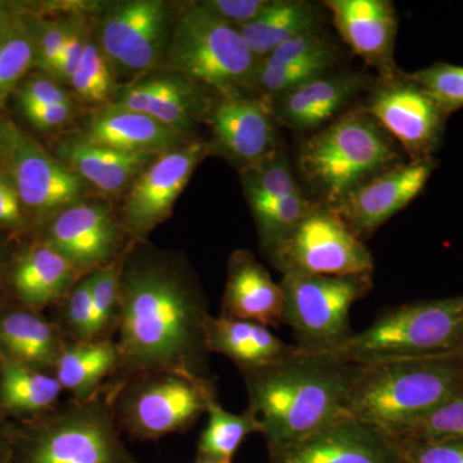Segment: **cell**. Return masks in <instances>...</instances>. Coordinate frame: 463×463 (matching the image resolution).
<instances>
[{
  "label": "cell",
  "mask_w": 463,
  "mask_h": 463,
  "mask_svg": "<svg viewBox=\"0 0 463 463\" xmlns=\"http://www.w3.org/2000/svg\"><path fill=\"white\" fill-rule=\"evenodd\" d=\"M118 364L103 386L136 374L179 373L214 379L206 344L209 304L184 259L132 241L120 277Z\"/></svg>",
  "instance_id": "1"
},
{
  "label": "cell",
  "mask_w": 463,
  "mask_h": 463,
  "mask_svg": "<svg viewBox=\"0 0 463 463\" xmlns=\"http://www.w3.org/2000/svg\"><path fill=\"white\" fill-rule=\"evenodd\" d=\"M358 368L298 347L279 364L241 373L267 446L298 440L345 416Z\"/></svg>",
  "instance_id": "2"
},
{
  "label": "cell",
  "mask_w": 463,
  "mask_h": 463,
  "mask_svg": "<svg viewBox=\"0 0 463 463\" xmlns=\"http://www.w3.org/2000/svg\"><path fill=\"white\" fill-rule=\"evenodd\" d=\"M404 158L398 143L358 105L301 143L298 166L318 203L335 207Z\"/></svg>",
  "instance_id": "3"
},
{
  "label": "cell",
  "mask_w": 463,
  "mask_h": 463,
  "mask_svg": "<svg viewBox=\"0 0 463 463\" xmlns=\"http://www.w3.org/2000/svg\"><path fill=\"white\" fill-rule=\"evenodd\" d=\"M463 395V352L359 365L346 414L392 432Z\"/></svg>",
  "instance_id": "4"
},
{
  "label": "cell",
  "mask_w": 463,
  "mask_h": 463,
  "mask_svg": "<svg viewBox=\"0 0 463 463\" xmlns=\"http://www.w3.org/2000/svg\"><path fill=\"white\" fill-rule=\"evenodd\" d=\"M9 463H139L102 392L70 398L27 421H12Z\"/></svg>",
  "instance_id": "5"
},
{
  "label": "cell",
  "mask_w": 463,
  "mask_h": 463,
  "mask_svg": "<svg viewBox=\"0 0 463 463\" xmlns=\"http://www.w3.org/2000/svg\"><path fill=\"white\" fill-rule=\"evenodd\" d=\"M461 352L463 295H458L389 307L328 354L368 365Z\"/></svg>",
  "instance_id": "6"
},
{
  "label": "cell",
  "mask_w": 463,
  "mask_h": 463,
  "mask_svg": "<svg viewBox=\"0 0 463 463\" xmlns=\"http://www.w3.org/2000/svg\"><path fill=\"white\" fill-rule=\"evenodd\" d=\"M167 70L205 85L221 97L249 96L254 90L258 58L237 27L199 3L183 8L165 53Z\"/></svg>",
  "instance_id": "7"
},
{
  "label": "cell",
  "mask_w": 463,
  "mask_h": 463,
  "mask_svg": "<svg viewBox=\"0 0 463 463\" xmlns=\"http://www.w3.org/2000/svg\"><path fill=\"white\" fill-rule=\"evenodd\" d=\"M121 432L139 441L183 434L206 414L216 397L214 379L179 373L136 374L100 390Z\"/></svg>",
  "instance_id": "8"
},
{
  "label": "cell",
  "mask_w": 463,
  "mask_h": 463,
  "mask_svg": "<svg viewBox=\"0 0 463 463\" xmlns=\"http://www.w3.org/2000/svg\"><path fill=\"white\" fill-rule=\"evenodd\" d=\"M283 326L298 349L328 353L353 336L350 312L373 288V276L319 277L282 274Z\"/></svg>",
  "instance_id": "9"
},
{
  "label": "cell",
  "mask_w": 463,
  "mask_h": 463,
  "mask_svg": "<svg viewBox=\"0 0 463 463\" xmlns=\"http://www.w3.org/2000/svg\"><path fill=\"white\" fill-rule=\"evenodd\" d=\"M282 274L373 276V252L336 210L316 201L286 239L272 263Z\"/></svg>",
  "instance_id": "10"
},
{
  "label": "cell",
  "mask_w": 463,
  "mask_h": 463,
  "mask_svg": "<svg viewBox=\"0 0 463 463\" xmlns=\"http://www.w3.org/2000/svg\"><path fill=\"white\" fill-rule=\"evenodd\" d=\"M0 160L25 207L33 233L52 216L80 203L87 194L88 184L78 174L14 123L3 127Z\"/></svg>",
  "instance_id": "11"
},
{
  "label": "cell",
  "mask_w": 463,
  "mask_h": 463,
  "mask_svg": "<svg viewBox=\"0 0 463 463\" xmlns=\"http://www.w3.org/2000/svg\"><path fill=\"white\" fill-rule=\"evenodd\" d=\"M359 108L398 143L408 161L431 160L441 147L449 116L401 69L377 76Z\"/></svg>",
  "instance_id": "12"
},
{
  "label": "cell",
  "mask_w": 463,
  "mask_h": 463,
  "mask_svg": "<svg viewBox=\"0 0 463 463\" xmlns=\"http://www.w3.org/2000/svg\"><path fill=\"white\" fill-rule=\"evenodd\" d=\"M213 152L212 143L194 139L182 147L157 155L143 169L128 188L118 216L130 239L145 241L155 228L167 221L197 166Z\"/></svg>",
  "instance_id": "13"
},
{
  "label": "cell",
  "mask_w": 463,
  "mask_h": 463,
  "mask_svg": "<svg viewBox=\"0 0 463 463\" xmlns=\"http://www.w3.org/2000/svg\"><path fill=\"white\" fill-rule=\"evenodd\" d=\"M172 8L163 0L118 3L100 20L97 42L114 70L146 74L165 58Z\"/></svg>",
  "instance_id": "14"
},
{
  "label": "cell",
  "mask_w": 463,
  "mask_h": 463,
  "mask_svg": "<svg viewBox=\"0 0 463 463\" xmlns=\"http://www.w3.org/2000/svg\"><path fill=\"white\" fill-rule=\"evenodd\" d=\"M33 237L56 249L83 276L123 258L133 241L108 205L85 200L52 216Z\"/></svg>",
  "instance_id": "15"
},
{
  "label": "cell",
  "mask_w": 463,
  "mask_h": 463,
  "mask_svg": "<svg viewBox=\"0 0 463 463\" xmlns=\"http://www.w3.org/2000/svg\"><path fill=\"white\" fill-rule=\"evenodd\" d=\"M267 450L269 463H398L397 439L347 414Z\"/></svg>",
  "instance_id": "16"
},
{
  "label": "cell",
  "mask_w": 463,
  "mask_h": 463,
  "mask_svg": "<svg viewBox=\"0 0 463 463\" xmlns=\"http://www.w3.org/2000/svg\"><path fill=\"white\" fill-rule=\"evenodd\" d=\"M214 148L239 170L257 165L281 145L273 103L259 96H216L206 116Z\"/></svg>",
  "instance_id": "17"
},
{
  "label": "cell",
  "mask_w": 463,
  "mask_h": 463,
  "mask_svg": "<svg viewBox=\"0 0 463 463\" xmlns=\"http://www.w3.org/2000/svg\"><path fill=\"white\" fill-rule=\"evenodd\" d=\"M437 166L435 158L404 161L364 183L332 209L359 239H370L422 194Z\"/></svg>",
  "instance_id": "18"
},
{
  "label": "cell",
  "mask_w": 463,
  "mask_h": 463,
  "mask_svg": "<svg viewBox=\"0 0 463 463\" xmlns=\"http://www.w3.org/2000/svg\"><path fill=\"white\" fill-rule=\"evenodd\" d=\"M374 79L353 70H332L274 100L279 127L298 133H316L354 108Z\"/></svg>",
  "instance_id": "19"
},
{
  "label": "cell",
  "mask_w": 463,
  "mask_h": 463,
  "mask_svg": "<svg viewBox=\"0 0 463 463\" xmlns=\"http://www.w3.org/2000/svg\"><path fill=\"white\" fill-rule=\"evenodd\" d=\"M323 8L344 43L373 67L377 76L394 74L399 70L394 51L399 17L390 0H326Z\"/></svg>",
  "instance_id": "20"
},
{
  "label": "cell",
  "mask_w": 463,
  "mask_h": 463,
  "mask_svg": "<svg viewBox=\"0 0 463 463\" xmlns=\"http://www.w3.org/2000/svg\"><path fill=\"white\" fill-rule=\"evenodd\" d=\"M218 94L185 76L169 72L147 76L116 93L111 103L142 112L160 123L190 133L206 118Z\"/></svg>",
  "instance_id": "21"
},
{
  "label": "cell",
  "mask_w": 463,
  "mask_h": 463,
  "mask_svg": "<svg viewBox=\"0 0 463 463\" xmlns=\"http://www.w3.org/2000/svg\"><path fill=\"white\" fill-rule=\"evenodd\" d=\"M83 277L69 259L33 237L12 251L8 298L44 312L57 306Z\"/></svg>",
  "instance_id": "22"
},
{
  "label": "cell",
  "mask_w": 463,
  "mask_h": 463,
  "mask_svg": "<svg viewBox=\"0 0 463 463\" xmlns=\"http://www.w3.org/2000/svg\"><path fill=\"white\" fill-rule=\"evenodd\" d=\"M285 295L263 264L249 250H236L228 260L221 315L265 327L283 326Z\"/></svg>",
  "instance_id": "23"
},
{
  "label": "cell",
  "mask_w": 463,
  "mask_h": 463,
  "mask_svg": "<svg viewBox=\"0 0 463 463\" xmlns=\"http://www.w3.org/2000/svg\"><path fill=\"white\" fill-rule=\"evenodd\" d=\"M81 134L91 142L132 154L160 155L194 141L190 133L114 103L94 112Z\"/></svg>",
  "instance_id": "24"
},
{
  "label": "cell",
  "mask_w": 463,
  "mask_h": 463,
  "mask_svg": "<svg viewBox=\"0 0 463 463\" xmlns=\"http://www.w3.org/2000/svg\"><path fill=\"white\" fill-rule=\"evenodd\" d=\"M66 344L44 312L11 298L0 303V359L54 373Z\"/></svg>",
  "instance_id": "25"
},
{
  "label": "cell",
  "mask_w": 463,
  "mask_h": 463,
  "mask_svg": "<svg viewBox=\"0 0 463 463\" xmlns=\"http://www.w3.org/2000/svg\"><path fill=\"white\" fill-rule=\"evenodd\" d=\"M57 158L87 184L103 194L128 191L157 155L132 154L99 145L83 134L69 136L57 146Z\"/></svg>",
  "instance_id": "26"
},
{
  "label": "cell",
  "mask_w": 463,
  "mask_h": 463,
  "mask_svg": "<svg viewBox=\"0 0 463 463\" xmlns=\"http://www.w3.org/2000/svg\"><path fill=\"white\" fill-rule=\"evenodd\" d=\"M206 344L210 354L230 359L241 373L279 364L298 350L295 344L285 343L263 325L223 316L207 319Z\"/></svg>",
  "instance_id": "27"
},
{
  "label": "cell",
  "mask_w": 463,
  "mask_h": 463,
  "mask_svg": "<svg viewBox=\"0 0 463 463\" xmlns=\"http://www.w3.org/2000/svg\"><path fill=\"white\" fill-rule=\"evenodd\" d=\"M321 7L307 0H269L251 23L240 27L258 61L286 42L323 30Z\"/></svg>",
  "instance_id": "28"
},
{
  "label": "cell",
  "mask_w": 463,
  "mask_h": 463,
  "mask_svg": "<svg viewBox=\"0 0 463 463\" xmlns=\"http://www.w3.org/2000/svg\"><path fill=\"white\" fill-rule=\"evenodd\" d=\"M56 374L33 365L0 359V407L11 421H27L61 403Z\"/></svg>",
  "instance_id": "29"
},
{
  "label": "cell",
  "mask_w": 463,
  "mask_h": 463,
  "mask_svg": "<svg viewBox=\"0 0 463 463\" xmlns=\"http://www.w3.org/2000/svg\"><path fill=\"white\" fill-rule=\"evenodd\" d=\"M118 364L115 340H90L66 344L58 359L54 374L63 392L85 401L96 397Z\"/></svg>",
  "instance_id": "30"
},
{
  "label": "cell",
  "mask_w": 463,
  "mask_h": 463,
  "mask_svg": "<svg viewBox=\"0 0 463 463\" xmlns=\"http://www.w3.org/2000/svg\"><path fill=\"white\" fill-rule=\"evenodd\" d=\"M206 414L209 421L197 446L196 459L200 461L232 462L249 435L260 434L257 417L249 408L242 413H232L215 397L210 401Z\"/></svg>",
  "instance_id": "31"
},
{
  "label": "cell",
  "mask_w": 463,
  "mask_h": 463,
  "mask_svg": "<svg viewBox=\"0 0 463 463\" xmlns=\"http://www.w3.org/2000/svg\"><path fill=\"white\" fill-rule=\"evenodd\" d=\"M240 175L254 219L264 214L277 201L301 188L288 151L282 146L257 165L241 170Z\"/></svg>",
  "instance_id": "32"
},
{
  "label": "cell",
  "mask_w": 463,
  "mask_h": 463,
  "mask_svg": "<svg viewBox=\"0 0 463 463\" xmlns=\"http://www.w3.org/2000/svg\"><path fill=\"white\" fill-rule=\"evenodd\" d=\"M339 57V48L335 44L334 47L315 56L285 63V65L272 67L258 65L252 91H255V96L263 97L273 103L288 91L297 90L307 81L336 69Z\"/></svg>",
  "instance_id": "33"
},
{
  "label": "cell",
  "mask_w": 463,
  "mask_h": 463,
  "mask_svg": "<svg viewBox=\"0 0 463 463\" xmlns=\"http://www.w3.org/2000/svg\"><path fill=\"white\" fill-rule=\"evenodd\" d=\"M124 258L125 255L115 263L90 273L93 303L91 340H115L120 321V277Z\"/></svg>",
  "instance_id": "34"
},
{
  "label": "cell",
  "mask_w": 463,
  "mask_h": 463,
  "mask_svg": "<svg viewBox=\"0 0 463 463\" xmlns=\"http://www.w3.org/2000/svg\"><path fill=\"white\" fill-rule=\"evenodd\" d=\"M115 79L114 67L90 33L80 63L70 80V87L79 99L109 105L116 97Z\"/></svg>",
  "instance_id": "35"
},
{
  "label": "cell",
  "mask_w": 463,
  "mask_h": 463,
  "mask_svg": "<svg viewBox=\"0 0 463 463\" xmlns=\"http://www.w3.org/2000/svg\"><path fill=\"white\" fill-rule=\"evenodd\" d=\"M35 65V32L16 25L0 33V106Z\"/></svg>",
  "instance_id": "36"
},
{
  "label": "cell",
  "mask_w": 463,
  "mask_h": 463,
  "mask_svg": "<svg viewBox=\"0 0 463 463\" xmlns=\"http://www.w3.org/2000/svg\"><path fill=\"white\" fill-rule=\"evenodd\" d=\"M51 309V319L67 344L90 341L93 334V303L90 274L79 279L69 294Z\"/></svg>",
  "instance_id": "37"
},
{
  "label": "cell",
  "mask_w": 463,
  "mask_h": 463,
  "mask_svg": "<svg viewBox=\"0 0 463 463\" xmlns=\"http://www.w3.org/2000/svg\"><path fill=\"white\" fill-rule=\"evenodd\" d=\"M401 439H463V395L450 399L431 412L417 417L397 430L389 432Z\"/></svg>",
  "instance_id": "38"
},
{
  "label": "cell",
  "mask_w": 463,
  "mask_h": 463,
  "mask_svg": "<svg viewBox=\"0 0 463 463\" xmlns=\"http://www.w3.org/2000/svg\"><path fill=\"white\" fill-rule=\"evenodd\" d=\"M410 75L448 116L463 109V66L437 62Z\"/></svg>",
  "instance_id": "39"
},
{
  "label": "cell",
  "mask_w": 463,
  "mask_h": 463,
  "mask_svg": "<svg viewBox=\"0 0 463 463\" xmlns=\"http://www.w3.org/2000/svg\"><path fill=\"white\" fill-rule=\"evenodd\" d=\"M395 439L398 463H463V439Z\"/></svg>",
  "instance_id": "40"
},
{
  "label": "cell",
  "mask_w": 463,
  "mask_h": 463,
  "mask_svg": "<svg viewBox=\"0 0 463 463\" xmlns=\"http://www.w3.org/2000/svg\"><path fill=\"white\" fill-rule=\"evenodd\" d=\"M69 18L45 21L35 32V65L54 79L58 61L65 44Z\"/></svg>",
  "instance_id": "41"
},
{
  "label": "cell",
  "mask_w": 463,
  "mask_h": 463,
  "mask_svg": "<svg viewBox=\"0 0 463 463\" xmlns=\"http://www.w3.org/2000/svg\"><path fill=\"white\" fill-rule=\"evenodd\" d=\"M90 33V26L83 17H69L66 41L60 61H58L56 75H54V79L60 83L69 85L71 76L74 75L75 70L78 69L81 57H83L85 45H87Z\"/></svg>",
  "instance_id": "42"
},
{
  "label": "cell",
  "mask_w": 463,
  "mask_h": 463,
  "mask_svg": "<svg viewBox=\"0 0 463 463\" xmlns=\"http://www.w3.org/2000/svg\"><path fill=\"white\" fill-rule=\"evenodd\" d=\"M0 231L7 232L9 236L14 237L33 233L25 207L14 183L5 172H0Z\"/></svg>",
  "instance_id": "43"
},
{
  "label": "cell",
  "mask_w": 463,
  "mask_h": 463,
  "mask_svg": "<svg viewBox=\"0 0 463 463\" xmlns=\"http://www.w3.org/2000/svg\"><path fill=\"white\" fill-rule=\"evenodd\" d=\"M18 106L69 105L74 103L71 94L51 76H33L20 85L16 91Z\"/></svg>",
  "instance_id": "44"
},
{
  "label": "cell",
  "mask_w": 463,
  "mask_h": 463,
  "mask_svg": "<svg viewBox=\"0 0 463 463\" xmlns=\"http://www.w3.org/2000/svg\"><path fill=\"white\" fill-rule=\"evenodd\" d=\"M268 2L269 0H205L199 5L224 23L240 29L257 18Z\"/></svg>",
  "instance_id": "45"
},
{
  "label": "cell",
  "mask_w": 463,
  "mask_h": 463,
  "mask_svg": "<svg viewBox=\"0 0 463 463\" xmlns=\"http://www.w3.org/2000/svg\"><path fill=\"white\" fill-rule=\"evenodd\" d=\"M27 121L39 130H52L63 127L71 120L75 112L74 103L69 105H24L18 106Z\"/></svg>",
  "instance_id": "46"
},
{
  "label": "cell",
  "mask_w": 463,
  "mask_h": 463,
  "mask_svg": "<svg viewBox=\"0 0 463 463\" xmlns=\"http://www.w3.org/2000/svg\"><path fill=\"white\" fill-rule=\"evenodd\" d=\"M12 453V421L0 407V463H9Z\"/></svg>",
  "instance_id": "47"
},
{
  "label": "cell",
  "mask_w": 463,
  "mask_h": 463,
  "mask_svg": "<svg viewBox=\"0 0 463 463\" xmlns=\"http://www.w3.org/2000/svg\"><path fill=\"white\" fill-rule=\"evenodd\" d=\"M5 242H7V241L0 236V303H3V301L8 298L7 274L9 260H11L12 251H14V249H8Z\"/></svg>",
  "instance_id": "48"
},
{
  "label": "cell",
  "mask_w": 463,
  "mask_h": 463,
  "mask_svg": "<svg viewBox=\"0 0 463 463\" xmlns=\"http://www.w3.org/2000/svg\"><path fill=\"white\" fill-rule=\"evenodd\" d=\"M5 17H7V14H5V5L0 3V33H2V27L5 26Z\"/></svg>",
  "instance_id": "49"
},
{
  "label": "cell",
  "mask_w": 463,
  "mask_h": 463,
  "mask_svg": "<svg viewBox=\"0 0 463 463\" xmlns=\"http://www.w3.org/2000/svg\"><path fill=\"white\" fill-rule=\"evenodd\" d=\"M3 127H5V123L0 121V157H2L3 151Z\"/></svg>",
  "instance_id": "50"
},
{
  "label": "cell",
  "mask_w": 463,
  "mask_h": 463,
  "mask_svg": "<svg viewBox=\"0 0 463 463\" xmlns=\"http://www.w3.org/2000/svg\"><path fill=\"white\" fill-rule=\"evenodd\" d=\"M196 463H232V462L200 461V459H196Z\"/></svg>",
  "instance_id": "51"
}]
</instances>
